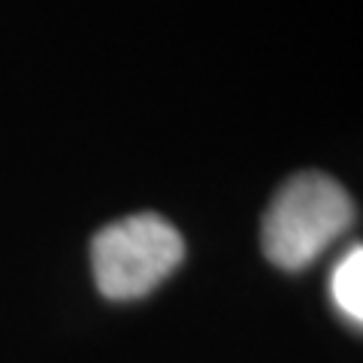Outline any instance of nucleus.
<instances>
[{"mask_svg": "<svg viewBox=\"0 0 363 363\" xmlns=\"http://www.w3.org/2000/svg\"><path fill=\"white\" fill-rule=\"evenodd\" d=\"M354 224V203L336 179L306 169L276 191L260 227L269 264L306 269Z\"/></svg>", "mask_w": 363, "mask_h": 363, "instance_id": "obj_1", "label": "nucleus"}, {"mask_svg": "<svg viewBox=\"0 0 363 363\" xmlns=\"http://www.w3.org/2000/svg\"><path fill=\"white\" fill-rule=\"evenodd\" d=\"M185 260V240L164 215L140 212L104 227L91 242L94 281L109 300L152 294Z\"/></svg>", "mask_w": 363, "mask_h": 363, "instance_id": "obj_2", "label": "nucleus"}, {"mask_svg": "<svg viewBox=\"0 0 363 363\" xmlns=\"http://www.w3.org/2000/svg\"><path fill=\"white\" fill-rule=\"evenodd\" d=\"M330 297L348 321H354V324L363 321V248L360 245H354L333 267Z\"/></svg>", "mask_w": 363, "mask_h": 363, "instance_id": "obj_3", "label": "nucleus"}]
</instances>
